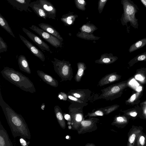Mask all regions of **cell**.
Wrapping results in <instances>:
<instances>
[{
  "instance_id": "5",
  "label": "cell",
  "mask_w": 146,
  "mask_h": 146,
  "mask_svg": "<svg viewBox=\"0 0 146 146\" xmlns=\"http://www.w3.org/2000/svg\"><path fill=\"white\" fill-rule=\"evenodd\" d=\"M128 86L127 81L111 85L101 90L99 99L112 100L120 96L124 89Z\"/></svg>"
},
{
  "instance_id": "10",
  "label": "cell",
  "mask_w": 146,
  "mask_h": 146,
  "mask_svg": "<svg viewBox=\"0 0 146 146\" xmlns=\"http://www.w3.org/2000/svg\"><path fill=\"white\" fill-rule=\"evenodd\" d=\"M19 37L21 39L32 54L42 62L44 61L45 57L42 52L23 36L19 35Z\"/></svg>"
},
{
  "instance_id": "25",
  "label": "cell",
  "mask_w": 146,
  "mask_h": 146,
  "mask_svg": "<svg viewBox=\"0 0 146 146\" xmlns=\"http://www.w3.org/2000/svg\"><path fill=\"white\" fill-rule=\"evenodd\" d=\"M0 25L1 27L5 30L11 35L14 38L15 37V36L7 21L1 13H0Z\"/></svg>"
},
{
  "instance_id": "6",
  "label": "cell",
  "mask_w": 146,
  "mask_h": 146,
  "mask_svg": "<svg viewBox=\"0 0 146 146\" xmlns=\"http://www.w3.org/2000/svg\"><path fill=\"white\" fill-rule=\"evenodd\" d=\"M29 28L56 48L62 47V42L55 36L44 31L41 29L34 25H32Z\"/></svg>"
},
{
  "instance_id": "11",
  "label": "cell",
  "mask_w": 146,
  "mask_h": 146,
  "mask_svg": "<svg viewBox=\"0 0 146 146\" xmlns=\"http://www.w3.org/2000/svg\"><path fill=\"white\" fill-rule=\"evenodd\" d=\"M71 116V128L77 130L80 126L84 119V114L82 111H69Z\"/></svg>"
},
{
  "instance_id": "36",
  "label": "cell",
  "mask_w": 146,
  "mask_h": 146,
  "mask_svg": "<svg viewBox=\"0 0 146 146\" xmlns=\"http://www.w3.org/2000/svg\"><path fill=\"white\" fill-rule=\"evenodd\" d=\"M68 98L67 100L69 101H72V102H75L81 104L87 103L86 102L80 99L73 96L67 94Z\"/></svg>"
},
{
  "instance_id": "37",
  "label": "cell",
  "mask_w": 146,
  "mask_h": 146,
  "mask_svg": "<svg viewBox=\"0 0 146 146\" xmlns=\"http://www.w3.org/2000/svg\"><path fill=\"white\" fill-rule=\"evenodd\" d=\"M108 0H99L98 3V9L99 13L102 11L104 8Z\"/></svg>"
},
{
  "instance_id": "44",
  "label": "cell",
  "mask_w": 146,
  "mask_h": 146,
  "mask_svg": "<svg viewBox=\"0 0 146 146\" xmlns=\"http://www.w3.org/2000/svg\"><path fill=\"white\" fill-rule=\"evenodd\" d=\"M144 6L146 8V0H140Z\"/></svg>"
},
{
  "instance_id": "9",
  "label": "cell",
  "mask_w": 146,
  "mask_h": 146,
  "mask_svg": "<svg viewBox=\"0 0 146 146\" xmlns=\"http://www.w3.org/2000/svg\"><path fill=\"white\" fill-rule=\"evenodd\" d=\"M13 8L21 11L32 12L29 7L31 0H6Z\"/></svg>"
},
{
  "instance_id": "33",
  "label": "cell",
  "mask_w": 146,
  "mask_h": 146,
  "mask_svg": "<svg viewBox=\"0 0 146 146\" xmlns=\"http://www.w3.org/2000/svg\"><path fill=\"white\" fill-rule=\"evenodd\" d=\"M125 121V119L123 117H116L114 119L112 125L115 126L121 125Z\"/></svg>"
},
{
  "instance_id": "8",
  "label": "cell",
  "mask_w": 146,
  "mask_h": 146,
  "mask_svg": "<svg viewBox=\"0 0 146 146\" xmlns=\"http://www.w3.org/2000/svg\"><path fill=\"white\" fill-rule=\"evenodd\" d=\"M22 29L27 36L41 49L48 52L50 51V47L48 45L39 37L25 28H23Z\"/></svg>"
},
{
  "instance_id": "1",
  "label": "cell",
  "mask_w": 146,
  "mask_h": 146,
  "mask_svg": "<svg viewBox=\"0 0 146 146\" xmlns=\"http://www.w3.org/2000/svg\"><path fill=\"white\" fill-rule=\"evenodd\" d=\"M0 105L14 137H20L25 139H30V132L24 118L5 102L3 98L1 91Z\"/></svg>"
},
{
  "instance_id": "38",
  "label": "cell",
  "mask_w": 146,
  "mask_h": 146,
  "mask_svg": "<svg viewBox=\"0 0 146 146\" xmlns=\"http://www.w3.org/2000/svg\"><path fill=\"white\" fill-rule=\"evenodd\" d=\"M58 98L59 100L66 101L67 99V95L64 92H60L58 95Z\"/></svg>"
},
{
  "instance_id": "12",
  "label": "cell",
  "mask_w": 146,
  "mask_h": 146,
  "mask_svg": "<svg viewBox=\"0 0 146 146\" xmlns=\"http://www.w3.org/2000/svg\"><path fill=\"white\" fill-rule=\"evenodd\" d=\"M91 91L88 89L71 90L68 93L86 102L90 98Z\"/></svg>"
},
{
  "instance_id": "17",
  "label": "cell",
  "mask_w": 146,
  "mask_h": 146,
  "mask_svg": "<svg viewBox=\"0 0 146 146\" xmlns=\"http://www.w3.org/2000/svg\"><path fill=\"white\" fill-rule=\"evenodd\" d=\"M9 135L0 121V146H13Z\"/></svg>"
},
{
  "instance_id": "19",
  "label": "cell",
  "mask_w": 146,
  "mask_h": 146,
  "mask_svg": "<svg viewBox=\"0 0 146 146\" xmlns=\"http://www.w3.org/2000/svg\"><path fill=\"white\" fill-rule=\"evenodd\" d=\"M38 25L41 29L55 36L62 42L63 41L62 37L60 36L59 33L51 25L43 23L39 24Z\"/></svg>"
},
{
  "instance_id": "20",
  "label": "cell",
  "mask_w": 146,
  "mask_h": 146,
  "mask_svg": "<svg viewBox=\"0 0 146 146\" xmlns=\"http://www.w3.org/2000/svg\"><path fill=\"white\" fill-rule=\"evenodd\" d=\"M18 62L20 70L28 74L31 73L28 62L25 56L20 55L18 58Z\"/></svg>"
},
{
  "instance_id": "29",
  "label": "cell",
  "mask_w": 146,
  "mask_h": 146,
  "mask_svg": "<svg viewBox=\"0 0 146 146\" xmlns=\"http://www.w3.org/2000/svg\"><path fill=\"white\" fill-rule=\"evenodd\" d=\"M134 77L136 80L140 82L145 80L146 79V68L137 69Z\"/></svg>"
},
{
  "instance_id": "46",
  "label": "cell",
  "mask_w": 146,
  "mask_h": 146,
  "mask_svg": "<svg viewBox=\"0 0 146 146\" xmlns=\"http://www.w3.org/2000/svg\"><path fill=\"white\" fill-rule=\"evenodd\" d=\"M69 138V136H67L66 137V138L67 139H68Z\"/></svg>"
},
{
  "instance_id": "2",
  "label": "cell",
  "mask_w": 146,
  "mask_h": 146,
  "mask_svg": "<svg viewBox=\"0 0 146 146\" xmlns=\"http://www.w3.org/2000/svg\"><path fill=\"white\" fill-rule=\"evenodd\" d=\"M1 73L5 79L22 90L31 93L36 92L33 83L21 73L12 68L5 67Z\"/></svg>"
},
{
  "instance_id": "40",
  "label": "cell",
  "mask_w": 146,
  "mask_h": 146,
  "mask_svg": "<svg viewBox=\"0 0 146 146\" xmlns=\"http://www.w3.org/2000/svg\"><path fill=\"white\" fill-rule=\"evenodd\" d=\"M139 94L138 93H137L133 95L128 101V102L129 103L133 102L136 99L137 97V96Z\"/></svg>"
},
{
  "instance_id": "14",
  "label": "cell",
  "mask_w": 146,
  "mask_h": 146,
  "mask_svg": "<svg viewBox=\"0 0 146 146\" xmlns=\"http://www.w3.org/2000/svg\"><path fill=\"white\" fill-rule=\"evenodd\" d=\"M121 77V75L117 74L116 72L107 74L100 80L98 85L101 87L114 82L120 80Z\"/></svg>"
},
{
  "instance_id": "42",
  "label": "cell",
  "mask_w": 146,
  "mask_h": 146,
  "mask_svg": "<svg viewBox=\"0 0 146 146\" xmlns=\"http://www.w3.org/2000/svg\"><path fill=\"white\" fill-rule=\"evenodd\" d=\"M65 119L68 121V123H69L70 124L71 123V118L70 115L68 114H64Z\"/></svg>"
},
{
  "instance_id": "47",
  "label": "cell",
  "mask_w": 146,
  "mask_h": 146,
  "mask_svg": "<svg viewBox=\"0 0 146 146\" xmlns=\"http://www.w3.org/2000/svg\"><path fill=\"white\" fill-rule=\"evenodd\" d=\"M145 112L146 113V110H145Z\"/></svg>"
},
{
  "instance_id": "26",
  "label": "cell",
  "mask_w": 146,
  "mask_h": 146,
  "mask_svg": "<svg viewBox=\"0 0 146 146\" xmlns=\"http://www.w3.org/2000/svg\"><path fill=\"white\" fill-rule=\"evenodd\" d=\"M146 45V38H145L139 40L130 46L129 49V52L131 53L136 50L139 49Z\"/></svg>"
},
{
  "instance_id": "13",
  "label": "cell",
  "mask_w": 146,
  "mask_h": 146,
  "mask_svg": "<svg viewBox=\"0 0 146 146\" xmlns=\"http://www.w3.org/2000/svg\"><path fill=\"white\" fill-rule=\"evenodd\" d=\"M38 0L43 9L48 14V18L55 19L56 10L53 5L47 0Z\"/></svg>"
},
{
  "instance_id": "45",
  "label": "cell",
  "mask_w": 146,
  "mask_h": 146,
  "mask_svg": "<svg viewBox=\"0 0 146 146\" xmlns=\"http://www.w3.org/2000/svg\"><path fill=\"white\" fill-rule=\"evenodd\" d=\"M85 146H95V145L93 143H87L86 145Z\"/></svg>"
},
{
  "instance_id": "27",
  "label": "cell",
  "mask_w": 146,
  "mask_h": 146,
  "mask_svg": "<svg viewBox=\"0 0 146 146\" xmlns=\"http://www.w3.org/2000/svg\"><path fill=\"white\" fill-rule=\"evenodd\" d=\"M98 29L96 26L92 24L87 23L83 25L80 28L81 31L85 32L88 33H92Z\"/></svg>"
},
{
  "instance_id": "24",
  "label": "cell",
  "mask_w": 146,
  "mask_h": 146,
  "mask_svg": "<svg viewBox=\"0 0 146 146\" xmlns=\"http://www.w3.org/2000/svg\"><path fill=\"white\" fill-rule=\"evenodd\" d=\"M76 36L79 38L88 40H98L100 37L95 36L92 33L85 32H78L76 35Z\"/></svg>"
},
{
  "instance_id": "7",
  "label": "cell",
  "mask_w": 146,
  "mask_h": 146,
  "mask_svg": "<svg viewBox=\"0 0 146 146\" xmlns=\"http://www.w3.org/2000/svg\"><path fill=\"white\" fill-rule=\"evenodd\" d=\"M99 122V119L98 118L93 117L83 119L77 130L78 133L80 134L91 132L96 130L98 128L97 124Z\"/></svg>"
},
{
  "instance_id": "41",
  "label": "cell",
  "mask_w": 146,
  "mask_h": 146,
  "mask_svg": "<svg viewBox=\"0 0 146 146\" xmlns=\"http://www.w3.org/2000/svg\"><path fill=\"white\" fill-rule=\"evenodd\" d=\"M139 144L143 146L145 144V138L143 135H141L140 136L139 139Z\"/></svg>"
},
{
  "instance_id": "4",
  "label": "cell",
  "mask_w": 146,
  "mask_h": 146,
  "mask_svg": "<svg viewBox=\"0 0 146 146\" xmlns=\"http://www.w3.org/2000/svg\"><path fill=\"white\" fill-rule=\"evenodd\" d=\"M54 61H51L56 73L61 79V81H70L73 76L72 69L68 61L60 60L54 58Z\"/></svg>"
},
{
  "instance_id": "43",
  "label": "cell",
  "mask_w": 146,
  "mask_h": 146,
  "mask_svg": "<svg viewBox=\"0 0 146 146\" xmlns=\"http://www.w3.org/2000/svg\"><path fill=\"white\" fill-rule=\"evenodd\" d=\"M137 114V113L135 111L131 112L130 113V115L132 117H134L136 116Z\"/></svg>"
},
{
  "instance_id": "18",
  "label": "cell",
  "mask_w": 146,
  "mask_h": 146,
  "mask_svg": "<svg viewBox=\"0 0 146 146\" xmlns=\"http://www.w3.org/2000/svg\"><path fill=\"white\" fill-rule=\"evenodd\" d=\"M118 59L117 57L114 56L112 53H104L101 56L100 59L96 60L95 62L100 64H109L114 63Z\"/></svg>"
},
{
  "instance_id": "23",
  "label": "cell",
  "mask_w": 146,
  "mask_h": 146,
  "mask_svg": "<svg viewBox=\"0 0 146 146\" xmlns=\"http://www.w3.org/2000/svg\"><path fill=\"white\" fill-rule=\"evenodd\" d=\"M76 16L77 15L71 13L66 14L62 16L61 20L65 25L69 26L74 23Z\"/></svg>"
},
{
  "instance_id": "31",
  "label": "cell",
  "mask_w": 146,
  "mask_h": 146,
  "mask_svg": "<svg viewBox=\"0 0 146 146\" xmlns=\"http://www.w3.org/2000/svg\"><path fill=\"white\" fill-rule=\"evenodd\" d=\"M74 1L76 7L78 9L82 11L85 10L86 3L84 0H74Z\"/></svg>"
},
{
  "instance_id": "39",
  "label": "cell",
  "mask_w": 146,
  "mask_h": 146,
  "mask_svg": "<svg viewBox=\"0 0 146 146\" xmlns=\"http://www.w3.org/2000/svg\"><path fill=\"white\" fill-rule=\"evenodd\" d=\"M20 139V142L22 146H27L29 144V142L28 143L26 141V139L21 137Z\"/></svg>"
},
{
  "instance_id": "32",
  "label": "cell",
  "mask_w": 146,
  "mask_h": 146,
  "mask_svg": "<svg viewBox=\"0 0 146 146\" xmlns=\"http://www.w3.org/2000/svg\"><path fill=\"white\" fill-rule=\"evenodd\" d=\"M104 114L103 111L100 109L94 112H92L90 113H88L85 117H96L97 116H102Z\"/></svg>"
},
{
  "instance_id": "3",
  "label": "cell",
  "mask_w": 146,
  "mask_h": 146,
  "mask_svg": "<svg viewBox=\"0 0 146 146\" xmlns=\"http://www.w3.org/2000/svg\"><path fill=\"white\" fill-rule=\"evenodd\" d=\"M123 13L121 19L123 25H126L129 22L131 25L135 28H137L138 19L135 17L139 8L131 0H121Z\"/></svg>"
},
{
  "instance_id": "22",
  "label": "cell",
  "mask_w": 146,
  "mask_h": 146,
  "mask_svg": "<svg viewBox=\"0 0 146 146\" xmlns=\"http://www.w3.org/2000/svg\"><path fill=\"white\" fill-rule=\"evenodd\" d=\"M78 71L74 77L76 82H79L81 81L82 78L84 75V72L86 69V64L83 62H79L77 63Z\"/></svg>"
},
{
  "instance_id": "30",
  "label": "cell",
  "mask_w": 146,
  "mask_h": 146,
  "mask_svg": "<svg viewBox=\"0 0 146 146\" xmlns=\"http://www.w3.org/2000/svg\"><path fill=\"white\" fill-rule=\"evenodd\" d=\"M119 106L117 105H114L104 108H101L100 109L103 111L104 114L107 115L115 110Z\"/></svg>"
},
{
  "instance_id": "21",
  "label": "cell",
  "mask_w": 146,
  "mask_h": 146,
  "mask_svg": "<svg viewBox=\"0 0 146 146\" xmlns=\"http://www.w3.org/2000/svg\"><path fill=\"white\" fill-rule=\"evenodd\" d=\"M55 114L58 123L60 127L63 129L66 128V122L64 115L61 108L57 105L54 108Z\"/></svg>"
},
{
  "instance_id": "28",
  "label": "cell",
  "mask_w": 146,
  "mask_h": 146,
  "mask_svg": "<svg viewBox=\"0 0 146 146\" xmlns=\"http://www.w3.org/2000/svg\"><path fill=\"white\" fill-rule=\"evenodd\" d=\"M146 61V52L140 54L131 60L128 63L130 67L140 61Z\"/></svg>"
},
{
  "instance_id": "35",
  "label": "cell",
  "mask_w": 146,
  "mask_h": 146,
  "mask_svg": "<svg viewBox=\"0 0 146 146\" xmlns=\"http://www.w3.org/2000/svg\"><path fill=\"white\" fill-rule=\"evenodd\" d=\"M8 46L2 38L0 36V53L6 52L7 50Z\"/></svg>"
},
{
  "instance_id": "15",
  "label": "cell",
  "mask_w": 146,
  "mask_h": 146,
  "mask_svg": "<svg viewBox=\"0 0 146 146\" xmlns=\"http://www.w3.org/2000/svg\"><path fill=\"white\" fill-rule=\"evenodd\" d=\"M29 7L31 8L36 15L40 18L45 19L48 18V15L45 11L38 0L31 2Z\"/></svg>"
},
{
  "instance_id": "16",
  "label": "cell",
  "mask_w": 146,
  "mask_h": 146,
  "mask_svg": "<svg viewBox=\"0 0 146 146\" xmlns=\"http://www.w3.org/2000/svg\"><path fill=\"white\" fill-rule=\"evenodd\" d=\"M38 76L47 84L54 87H57L58 85V81L51 75L40 70L36 71Z\"/></svg>"
},
{
  "instance_id": "34",
  "label": "cell",
  "mask_w": 146,
  "mask_h": 146,
  "mask_svg": "<svg viewBox=\"0 0 146 146\" xmlns=\"http://www.w3.org/2000/svg\"><path fill=\"white\" fill-rule=\"evenodd\" d=\"M141 131L139 130H137L135 131V132H133L130 134L128 139V141L130 144H133L135 141L136 137L137 136L138 134L140 133Z\"/></svg>"
}]
</instances>
